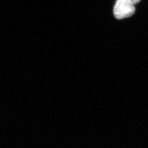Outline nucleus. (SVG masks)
<instances>
[{
  "label": "nucleus",
  "mask_w": 148,
  "mask_h": 148,
  "mask_svg": "<svg viewBox=\"0 0 148 148\" xmlns=\"http://www.w3.org/2000/svg\"><path fill=\"white\" fill-rule=\"evenodd\" d=\"M136 8L130 0H116L113 13L117 19H122L133 16Z\"/></svg>",
  "instance_id": "f257e3e1"
},
{
  "label": "nucleus",
  "mask_w": 148,
  "mask_h": 148,
  "mask_svg": "<svg viewBox=\"0 0 148 148\" xmlns=\"http://www.w3.org/2000/svg\"><path fill=\"white\" fill-rule=\"evenodd\" d=\"M131 2L132 3L133 5H136L138 3L140 0H130Z\"/></svg>",
  "instance_id": "f03ea898"
}]
</instances>
